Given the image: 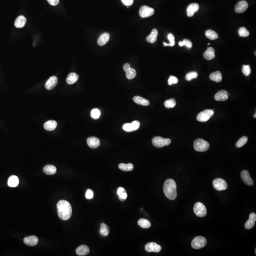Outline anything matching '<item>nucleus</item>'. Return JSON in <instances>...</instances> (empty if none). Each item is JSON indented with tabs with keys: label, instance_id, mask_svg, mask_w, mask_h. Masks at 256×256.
I'll return each instance as SVG.
<instances>
[{
	"label": "nucleus",
	"instance_id": "obj_1",
	"mask_svg": "<svg viewBox=\"0 0 256 256\" xmlns=\"http://www.w3.org/2000/svg\"><path fill=\"white\" fill-rule=\"evenodd\" d=\"M58 215L61 220H67L70 218L72 213L71 205L68 201L60 200L57 203Z\"/></svg>",
	"mask_w": 256,
	"mask_h": 256
},
{
	"label": "nucleus",
	"instance_id": "obj_2",
	"mask_svg": "<svg viewBox=\"0 0 256 256\" xmlns=\"http://www.w3.org/2000/svg\"><path fill=\"white\" fill-rule=\"evenodd\" d=\"M163 190L164 194L167 198L174 200L177 198V184L173 179H168L165 181Z\"/></svg>",
	"mask_w": 256,
	"mask_h": 256
},
{
	"label": "nucleus",
	"instance_id": "obj_3",
	"mask_svg": "<svg viewBox=\"0 0 256 256\" xmlns=\"http://www.w3.org/2000/svg\"><path fill=\"white\" fill-rule=\"evenodd\" d=\"M209 143L202 138H197L194 143V148L198 152H205L209 149Z\"/></svg>",
	"mask_w": 256,
	"mask_h": 256
},
{
	"label": "nucleus",
	"instance_id": "obj_4",
	"mask_svg": "<svg viewBox=\"0 0 256 256\" xmlns=\"http://www.w3.org/2000/svg\"><path fill=\"white\" fill-rule=\"evenodd\" d=\"M171 141L169 138H165L161 137H155L152 140V143L155 147L162 148L170 144Z\"/></svg>",
	"mask_w": 256,
	"mask_h": 256
},
{
	"label": "nucleus",
	"instance_id": "obj_5",
	"mask_svg": "<svg viewBox=\"0 0 256 256\" xmlns=\"http://www.w3.org/2000/svg\"><path fill=\"white\" fill-rule=\"evenodd\" d=\"M207 244L206 239L203 236H197L192 241L191 246L194 249H198L205 247Z\"/></svg>",
	"mask_w": 256,
	"mask_h": 256
},
{
	"label": "nucleus",
	"instance_id": "obj_6",
	"mask_svg": "<svg viewBox=\"0 0 256 256\" xmlns=\"http://www.w3.org/2000/svg\"><path fill=\"white\" fill-rule=\"evenodd\" d=\"M194 212L198 217H203L207 215V209L205 205L201 202H197L194 205Z\"/></svg>",
	"mask_w": 256,
	"mask_h": 256
},
{
	"label": "nucleus",
	"instance_id": "obj_7",
	"mask_svg": "<svg viewBox=\"0 0 256 256\" xmlns=\"http://www.w3.org/2000/svg\"><path fill=\"white\" fill-rule=\"evenodd\" d=\"M214 114V111L211 109H206L200 112L197 115V121L200 122H206L209 121V119L211 118L212 117Z\"/></svg>",
	"mask_w": 256,
	"mask_h": 256
},
{
	"label": "nucleus",
	"instance_id": "obj_8",
	"mask_svg": "<svg viewBox=\"0 0 256 256\" xmlns=\"http://www.w3.org/2000/svg\"><path fill=\"white\" fill-rule=\"evenodd\" d=\"M212 186L216 190H225L228 188L226 181L222 178H216L212 182Z\"/></svg>",
	"mask_w": 256,
	"mask_h": 256
},
{
	"label": "nucleus",
	"instance_id": "obj_9",
	"mask_svg": "<svg viewBox=\"0 0 256 256\" xmlns=\"http://www.w3.org/2000/svg\"><path fill=\"white\" fill-rule=\"evenodd\" d=\"M154 13V10L153 9L146 5L141 6L139 10L140 16L143 18L151 16L153 15Z\"/></svg>",
	"mask_w": 256,
	"mask_h": 256
},
{
	"label": "nucleus",
	"instance_id": "obj_10",
	"mask_svg": "<svg viewBox=\"0 0 256 256\" xmlns=\"http://www.w3.org/2000/svg\"><path fill=\"white\" fill-rule=\"evenodd\" d=\"M140 127V121H135L132 123H127L123 125V129L126 132H132L137 130Z\"/></svg>",
	"mask_w": 256,
	"mask_h": 256
},
{
	"label": "nucleus",
	"instance_id": "obj_11",
	"mask_svg": "<svg viewBox=\"0 0 256 256\" xmlns=\"http://www.w3.org/2000/svg\"><path fill=\"white\" fill-rule=\"evenodd\" d=\"M145 249L149 252L158 253L161 250V247L155 242H149L146 245Z\"/></svg>",
	"mask_w": 256,
	"mask_h": 256
},
{
	"label": "nucleus",
	"instance_id": "obj_12",
	"mask_svg": "<svg viewBox=\"0 0 256 256\" xmlns=\"http://www.w3.org/2000/svg\"><path fill=\"white\" fill-rule=\"evenodd\" d=\"M241 178L242 181L248 186H252L253 184V180L250 176V174L248 170H244L241 171Z\"/></svg>",
	"mask_w": 256,
	"mask_h": 256
},
{
	"label": "nucleus",
	"instance_id": "obj_13",
	"mask_svg": "<svg viewBox=\"0 0 256 256\" xmlns=\"http://www.w3.org/2000/svg\"><path fill=\"white\" fill-rule=\"evenodd\" d=\"M248 3L245 1H239L235 6V11L238 13H241L247 10L248 7Z\"/></svg>",
	"mask_w": 256,
	"mask_h": 256
},
{
	"label": "nucleus",
	"instance_id": "obj_14",
	"mask_svg": "<svg viewBox=\"0 0 256 256\" xmlns=\"http://www.w3.org/2000/svg\"><path fill=\"white\" fill-rule=\"evenodd\" d=\"M256 221V214L254 212H252L249 215V219L245 224V227L247 230L251 229L255 225Z\"/></svg>",
	"mask_w": 256,
	"mask_h": 256
},
{
	"label": "nucleus",
	"instance_id": "obj_15",
	"mask_svg": "<svg viewBox=\"0 0 256 256\" xmlns=\"http://www.w3.org/2000/svg\"><path fill=\"white\" fill-rule=\"evenodd\" d=\"M87 143L90 148L96 149L100 145V141L97 138L95 137H90L87 138Z\"/></svg>",
	"mask_w": 256,
	"mask_h": 256
},
{
	"label": "nucleus",
	"instance_id": "obj_16",
	"mask_svg": "<svg viewBox=\"0 0 256 256\" xmlns=\"http://www.w3.org/2000/svg\"><path fill=\"white\" fill-rule=\"evenodd\" d=\"M228 92L225 90H220L215 95V99L217 101H225L228 99Z\"/></svg>",
	"mask_w": 256,
	"mask_h": 256
},
{
	"label": "nucleus",
	"instance_id": "obj_17",
	"mask_svg": "<svg viewBox=\"0 0 256 256\" xmlns=\"http://www.w3.org/2000/svg\"><path fill=\"white\" fill-rule=\"evenodd\" d=\"M58 82V78L56 76H51L46 83L45 87L47 90H52L56 86Z\"/></svg>",
	"mask_w": 256,
	"mask_h": 256
},
{
	"label": "nucleus",
	"instance_id": "obj_18",
	"mask_svg": "<svg viewBox=\"0 0 256 256\" xmlns=\"http://www.w3.org/2000/svg\"><path fill=\"white\" fill-rule=\"evenodd\" d=\"M199 9V5L196 3H193L189 5L187 9V15L189 17L193 16L195 12Z\"/></svg>",
	"mask_w": 256,
	"mask_h": 256
},
{
	"label": "nucleus",
	"instance_id": "obj_19",
	"mask_svg": "<svg viewBox=\"0 0 256 256\" xmlns=\"http://www.w3.org/2000/svg\"><path fill=\"white\" fill-rule=\"evenodd\" d=\"M38 238L35 236L27 237L24 239L25 244L30 246H35L38 243Z\"/></svg>",
	"mask_w": 256,
	"mask_h": 256
},
{
	"label": "nucleus",
	"instance_id": "obj_20",
	"mask_svg": "<svg viewBox=\"0 0 256 256\" xmlns=\"http://www.w3.org/2000/svg\"><path fill=\"white\" fill-rule=\"evenodd\" d=\"M215 57V50L212 47H208L206 50L203 53V57L206 60H212Z\"/></svg>",
	"mask_w": 256,
	"mask_h": 256
},
{
	"label": "nucleus",
	"instance_id": "obj_21",
	"mask_svg": "<svg viewBox=\"0 0 256 256\" xmlns=\"http://www.w3.org/2000/svg\"><path fill=\"white\" fill-rule=\"evenodd\" d=\"M89 252H90V249L89 248L84 245L79 246L76 249V253L78 256H85L87 255Z\"/></svg>",
	"mask_w": 256,
	"mask_h": 256
},
{
	"label": "nucleus",
	"instance_id": "obj_22",
	"mask_svg": "<svg viewBox=\"0 0 256 256\" xmlns=\"http://www.w3.org/2000/svg\"><path fill=\"white\" fill-rule=\"evenodd\" d=\"M133 99L136 104H139V105H143V106H149L150 104V102L149 100L146 99L143 97L139 96H135L133 97Z\"/></svg>",
	"mask_w": 256,
	"mask_h": 256
},
{
	"label": "nucleus",
	"instance_id": "obj_23",
	"mask_svg": "<svg viewBox=\"0 0 256 256\" xmlns=\"http://www.w3.org/2000/svg\"><path fill=\"white\" fill-rule=\"evenodd\" d=\"M158 36V31L156 29H154L150 35L146 38V41L150 43H154L157 41V37Z\"/></svg>",
	"mask_w": 256,
	"mask_h": 256
},
{
	"label": "nucleus",
	"instance_id": "obj_24",
	"mask_svg": "<svg viewBox=\"0 0 256 256\" xmlns=\"http://www.w3.org/2000/svg\"><path fill=\"white\" fill-rule=\"evenodd\" d=\"M26 23V18L24 16L21 15L17 18L14 22L15 26L17 28H22Z\"/></svg>",
	"mask_w": 256,
	"mask_h": 256
},
{
	"label": "nucleus",
	"instance_id": "obj_25",
	"mask_svg": "<svg viewBox=\"0 0 256 256\" xmlns=\"http://www.w3.org/2000/svg\"><path fill=\"white\" fill-rule=\"evenodd\" d=\"M57 127V121L53 120H50L49 121H47L44 125L45 129L48 131L54 130Z\"/></svg>",
	"mask_w": 256,
	"mask_h": 256
},
{
	"label": "nucleus",
	"instance_id": "obj_26",
	"mask_svg": "<svg viewBox=\"0 0 256 256\" xmlns=\"http://www.w3.org/2000/svg\"><path fill=\"white\" fill-rule=\"evenodd\" d=\"M79 76L75 73H71L68 75L67 77L66 81L68 84H74L77 82Z\"/></svg>",
	"mask_w": 256,
	"mask_h": 256
},
{
	"label": "nucleus",
	"instance_id": "obj_27",
	"mask_svg": "<svg viewBox=\"0 0 256 256\" xmlns=\"http://www.w3.org/2000/svg\"><path fill=\"white\" fill-rule=\"evenodd\" d=\"M109 39H110V35L108 33H105L100 36L98 39L97 43L98 45L102 46L105 45L108 42Z\"/></svg>",
	"mask_w": 256,
	"mask_h": 256
},
{
	"label": "nucleus",
	"instance_id": "obj_28",
	"mask_svg": "<svg viewBox=\"0 0 256 256\" xmlns=\"http://www.w3.org/2000/svg\"><path fill=\"white\" fill-rule=\"evenodd\" d=\"M43 172L48 175H54L57 172V168L53 165H47L43 169Z\"/></svg>",
	"mask_w": 256,
	"mask_h": 256
},
{
	"label": "nucleus",
	"instance_id": "obj_29",
	"mask_svg": "<svg viewBox=\"0 0 256 256\" xmlns=\"http://www.w3.org/2000/svg\"><path fill=\"white\" fill-rule=\"evenodd\" d=\"M222 73H220V72L219 71L215 72L211 74L210 75V79L212 80V81H215L217 83H220L221 82L222 80Z\"/></svg>",
	"mask_w": 256,
	"mask_h": 256
},
{
	"label": "nucleus",
	"instance_id": "obj_30",
	"mask_svg": "<svg viewBox=\"0 0 256 256\" xmlns=\"http://www.w3.org/2000/svg\"><path fill=\"white\" fill-rule=\"evenodd\" d=\"M19 180L16 175H12L10 177L8 181V185L10 187H15L18 185Z\"/></svg>",
	"mask_w": 256,
	"mask_h": 256
},
{
	"label": "nucleus",
	"instance_id": "obj_31",
	"mask_svg": "<svg viewBox=\"0 0 256 256\" xmlns=\"http://www.w3.org/2000/svg\"><path fill=\"white\" fill-rule=\"evenodd\" d=\"M205 35L206 37L211 40H215L218 38V35L215 31L212 30H208L205 31Z\"/></svg>",
	"mask_w": 256,
	"mask_h": 256
},
{
	"label": "nucleus",
	"instance_id": "obj_32",
	"mask_svg": "<svg viewBox=\"0 0 256 256\" xmlns=\"http://www.w3.org/2000/svg\"><path fill=\"white\" fill-rule=\"evenodd\" d=\"M138 225L142 228L148 229L150 228L151 226L150 222L148 220L145 219H140V220H138Z\"/></svg>",
	"mask_w": 256,
	"mask_h": 256
},
{
	"label": "nucleus",
	"instance_id": "obj_33",
	"mask_svg": "<svg viewBox=\"0 0 256 256\" xmlns=\"http://www.w3.org/2000/svg\"><path fill=\"white\" fill-rule=\"evenodd\" d=\"M100 233L102 235L104 236H107L108 235L110 232V229L109 228L108 226L106 225V224L102 223L101 224L100 228Z\"/></svg>",
	"mask_w": 256,
	"mask_h": 256
},
{
	"label": "nucleus",
	"instance_id": "obj_34",
	"mask_svg": "<svg viewBox=\"0 0 256 256\" xmlns=\"http://www.w3.org/2000/svg\"><path fill=\"white\" fill-rule=\"evenodd\" d=\"M119 169L124 171H130L133 169V165L132 163L128 164L121 163L119 165Z\"/></svg>",
	"mask_w": 256,
	"mask_h": 256
},
{
	"label": "nucleus",
	"instance_id": "obj_35",
	"mask_svg": "<svg viewBox=\"0 0 256 256\" xmlns=\"http://www.w3.org/2000/svg\"><path fill=\"white\" fill-rule=\"evenodd\" d=\"M165 107L167 109L173 108L176 105V102L174 98H171L166 101L164 103Z\"/></svg>",
	"mask_w": 256,
	"mask_h": 256
},
{
	"label": "nucleus",
	"instance_id": "obj_36",
	"mask_svg": "<svg viewBox=\"0 0 256 256\" xmlns=\"http://www.w3.org/2000/svg\"><path fill=\"white\" fill-rule=\"evenodd\" d=\"M136 71L133 68H130L126 72V76L127 79L131 80L135 78L136 76Z\"/></svg>",
	"mask_w": 256,
	"mask_h": 256
},
{
	"label": "nucleus",
	"instance_id": "obj_37",
	"mask_svg": "<svg viewBox=\"0 0 256 256\" xmlns=\"http://www.w3.org/2000/svg\"><path fill=\"white\" fill-rule=\"evenodd\" d=\"M167 38L169 39V41H170V43H169V44H167V43H166V42L163 43V45H164V46H174L175 45V37L174 36V35L172 34V33L169 34L168 35H167Z\"/></svg>",
	"mask_w": 256,
	"mask_h": 256
},
{
	"label": "nucleus",
	"instance_id": "obj_38",
	"mask_svg": "<svg viewBox=\"0 0 256 256\" xmlns=\"http://www.w3.org/2000/svg\"><path fill=\"white\" fill-rule=\"evenodd\" d=\"M101 111L98 109H93L91 112V116L95 120H97L100 118L101 116Z\"/></svg>",
	"mask_w": 256,
	"mask_h": 256
},
{
	"label": "nucleus",
	"instance_id": "obj_39",
	"mask_svg": "<svg viewBox=\"0 0 256 256\" xmlns=\"http://www.w3.org/2000/svg\"><path fill=\"white\" fill-rule=\"evenodd\" d=\"M198 73L196 72H191L186 75L185 78L187 81H191L192 80L198 77Z\"/></svg>",
	"mask_w": 256,
	"mask_h": 256
},
{
	"label": "nucleus",
	"instance_id": "obj_40",
	"mask_svg": "<svg viewBox=\"0 0 256 256\" xmlns=\"http://www.w3.org/2000/svg\"><path fill=\"white\" fill-rule=\"evenodd\" d=\"M248 141V138L246 136H243L239 139V141L236 143V146L237 148H241V146H243L244 145L246 144Z\"/></svg>",
	"mask_w": 256,
	"mask_h": 256
},
{
	"label": "nucleus",
	"instance_id": "obj_41",
	"mask_svg": "<svg viewBox=\"0 0 256 256\" xmlns=\"http://www.w3.org/2000/svg\"><path fill=\"white\" fill-rule=\"evenodd\" d=\"M239 34L241 37H247L249 36V31L244 27H241L239 29Z\"/></svg>",
	"mask_w": 256,
	"mask_h": 256
},
{
	"label": "nucleus",
	"instance_id": "obj_42",
	"mask_svg": "<svg viewBox=\"0 0 256 256\" xmlns=\"http://www.w3.org/2000/svg\"><path fill=\"white\" fill-rule=\"evenodd\" d=\"M242 72L245 76H249L251 73V68L249 65H243Z\"/></svg>",
	"mask_w": 256,
	"mask_h": 256
},
{
	"label": "nucleus",
	"instance_id": "obj_43",
	"mask_svg": "<svg viewBox=\"0 0 256 256\" xmlns=\"http://www.w3.org/2000/svg\"><path fill=\"white\" fill-rule=\"evenodd\" d=\"M178 82V79L177 77L174 76H170L168 80V84L169 85H171L173 84H177Z\"/></svg>",
	"mask_w": 256,
	"mask_h": 256
},
{
	"label": "nucleus",
	"instance_id": "obj_44",
	"mask_svg": "<svg viewBox=\"0 0 256 256\" xmlns=\"http://www.w3.org/2000/svg\"><path fill=\"white\" fill-rule=\"evenodd\" d=\"M85 197L87 199H92L94 197V192L91 189H88L85 194Z\"/></svg>",
	"mask_w": 256,
	"mask_h": 256
},
{
	"label": "nucleus",
	"instance_id": "obj_45",
	"mask_svg": "<svg viewBox=\"0 0 256 256\" xmlns=\"http://www.w3.org/2000/svg\"><path fill=\"white\" fill-rule=\"evenodd\" d=\"M183 43V46H186L188 49H191L192 47L193 44L190 40L187 39H183V41H182Z\"/></svg>",
	"mask_w": 256,
	"mask_h": 256
},
{
	"label": "nucleus",
	"instance_id": "obj_46",
	"mask_svg": "<svg viewBox=\"0 0 256 256\" xmlns=\"http://www.w3.org/2000/svg\"><path fill=\"white\" fill-rule=\"evenodd\" d=\"M122 3L127 6H130L133 3V0H121Z\"/></svg>",
	"mask_w": 256,
	"mask_h": 256
},
{
	"label": "nucleus",
	"instance_id": "obj_47",
	"mask_svg": "<svg viewBox=\"0 0 256 256\" xmlns=\"http://www.w3.org/2000/svg\"><path fill=\"white\" fill-rule=\"evenodd\" d=\"M127 198V194L126 192L122 193L121 195H119V198L121 201H124Z\"/></svg>",
	"mask_w": 256,
	"mask_h": 256
},
{
	"label": "nucleus",
	"instance_id": "obj_48",
	"mask_svg": "<svg viewBox=\"0 0 256 256\" xmlns=\"http://www.w3.org/2000/svg\"><path fill=\"white\" fill-rule=\"evenodd\" d=\"M50 4L52 6H55L59 4V0H47Z\"/></svg>",
	"mask_w": 256,
	"mask_h": 256
},
{
	"label": "nucleus",
	"instance_id": "obj_49",
	"mask_svg": "<svg viewBox=\"0 0 256 256\" xmlns=\"http://www.w3.org/2000/svg\"><path fill=\"white\" fill-rule=\"evenodd\" d=\"M125 191V190L124 188H123V187H120L118 188V190H117V195H121L122 193H124Z\"/></svg>",
	"mask_w": 256,
	"mask_h": 256
},
{
	"label": "nucleus",
	"instance_id": "obj_50",
	"mask_svg": "<svg viewBox=\"0 0 256 256\" xmlns=\"http://www.w3.org/2000/svg\"><path fill=\"white\" fill-rule=\"evenodd\" d=\"M124 71L126 72V71L128 70H129L131 67H130V65H129V64H125L124 65Z\"/></svg>",
	"mask_w": 256,
	"mask_h": 256
},
{
	"label": "nucleus",
	"instance_id": "obj_51",
	"mask_svg": "<svg viewBox=\"0 0 256 256\" xmlns=\"http://www.w3.org/2000/svg\"><path fill=\"white\" fill-rule=\"evenodd\" d=\"M178 45H179V46L180 47H183V43L182 41H179V43H178Z\"/></svg>",
	"mask_w": 256,
	"mask_h": 256
},
{
	"label": "nucleus",
	"instance_id": "obj_52",
	"mask_svg": "<svg viewBox=\"0 0 256 256\" xmlns=\"http://www.w3.org/2000/svg\"><path fill=\"white\" fill-rule=\"evenodd\" d=\"M256 113H255V114H254V118H256Z\"/></svg>",
	"mask_w": 256,
	"mask_h": 256
},
{
	"label": "nucleus",
	"instance_id": "obj_53",
	"mask_svg": "<svg viewBox=\"0 0 256 256\" xmlns=\"http://www.w3.org/2000/svg\"><path fill=\"white\" fill-rule=\"evenodd\" d=\"M208 45H210V43H208Z\"/></svg>",
	"mask_w": 256,
	"mask_h": 256
}]
</instances>
